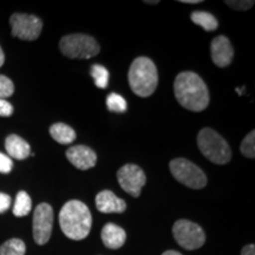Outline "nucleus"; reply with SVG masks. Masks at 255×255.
<instances>
[{
	"mask_svg": "<svg viewBox=\"0 0 255 255\" xmlns=\"http://www.w3.org/2000/svg\"><path fill=\"white\" fill-rule=\"evenodd\" d=\"M53 227V209L49 203H40L36 207L33 213V239L36 244H47L50 240Z\"/></svg>",
	"mask_w": 255,
	"mask_h": 255,
	"instance_id": "nucleus-9",
	"label": "nucleus"
},
{
	"mask_svg": "<svg viewBox=\"0 0 255 255\" xmlns=\"http://www.w3.org/2000/svg\"><path fill=\"white\" fill-rule=\"evenodd\" d=\"M190 18L194 24L199 25V26H201L206 31H215L219 26L216 18L212 13H209V12L194 11L190 14Z\"/></svg>",
	"mask_w": 255,
	"mask_h": 255,
	"instance_id": "nucleus-17",
	"label": "nucleus"
},
{
	"mask_svg": "<svg viewBox=\"0 0 255 255\" xmlns=\"http://www.w3.org/2000/svg\"><path fill=\"white\" fill-rule=\"evenodd\" d=\"M12 36L21 40H36L43 30V21L33 14L14 13L9 18Z\"/></svg>",
	"mask_w": 255,
	"mask_h": 255,
	"instance_id": "nucleus-8",
	"label": "nucleus"
},
{
	"mask_svg": "<svg viewBox=\"0 0 255 255\" xmlns=\"http://www.w3.org/2000/svg\"><path fill=\"white\" fill-rule=\"evenodd\" d=\"M162 255H182V254L178 253L176 251H165Z\"/></svg>",
	"mask_w": 255,
	"mask_h": 255,
	"instance_id": "nucleus-30",
	"label": "nucleus"
},
{
	"mask_svg": "<svg viewBox=\"0 0 255 255\" xmlns=\"http://www.w3.org/2000/svg\"><path fill=\"white\" fill-rule=\"evenodd\" d=\"M50 135L60 144H71L76 139V132L65 123H55L50 127Z\"/></svg>",
	"mask_w": 255,
	"mask_h": 255,
	"instance_id": "nucleus-16",
	"label": "nucleus"
},
{
	"mask_svg": "<svg viewBox=\"0 0 255 255\" xmlns=\"http://www.w3.org/2000/svg\"><path fill=\"white\" fill-rule=\"evenodd\" d=\"M241 255H255V246L254 245H247L242 248Z\"/></svg>",
	"mask_w": 255,
	"mask_h": 255,
	"instance_id": "nucleus-28",
	"label": "nucleus"
},
{
	"mask_svg": "<svg viewBox=\"0 0 255 255\" xmlns=\"http://www.w3.org/2000/svg\"><path fill=\"white\" fill-rule=\"evenodd\" d=\"M11 196L5 193H0V214H2L6 210H8L9 206H11Z\"/></svg>",
	"mask_w": 255,
	"mask_h": 255,
	"instance_id": "nucleus-27",
	"label": "nucleus"
},
{
	"mask_svg": "<svg viewBox=\"0 0 255 255\" xmlns=\"http://www.w3.org/2000/svg\"><path fill=\"white\" fill-rule=\"evenodd\" d=\"M225 4H227L229 7L238 9V11H246V9L253 7L254 1L253 0H252V1H250V0H245V1L244 0H242V1H235V0L231 1V0H226Z\"/></svg>",
	"mask_w": 255,
	"mask_h": 255,
	"instance_id": "nucleus-24",
	"label": "nucleus"
},
{
	"mask_svg": "<svg viewBox=\"0 0 255 255\" xmlns=\"http://www.w3.org/2000/svg\"><path fill=\"white\" fill-rule=\"evenodd\" d=\"M32 208V201L31 197L28 196L26 191H19L15 197L14 206H13V214L17 218H21V216H26L28 213L31 212Z\"/></svg>",
	"mask_w": 255,
	"mask_h": 255,
	"instance_id": "nucleus-18",
	"label": "nucleus"
},
{
	"mask_svg": "<svg viewBox=\"0 0 255 255\" xmlns=\"http://www.w3.org/2000/svg\"><path fill=\"white\" fill-rule=\"evenodd\" d=\"M102 241L110 250H119L126 244V231L115 223H107L102 229Z\"/></svg>",
	"mask_w": 255,
	"mask_h": 255,
	"instance_id": "nucleus-14",
	"label": "nucleus"
},
{
	"mask_svg": "<svg viewBox=\"0 0 255 255\" xmlns=\"http://www.w3.org/2000/svg\"><path fill=\"white\" fill-rule=\"evenodd\" d=\"M128 81L133 94L139 97H149L158 84V73L154 62L146 57H138L131 63Z\"/></svg>",
	"mask_w": 255,
	"mask_h": 255,
	"instance_id": "nucleus-3",
	"label": "nucleus"
},
{
	"mask_svg": "<svg viewBox=\"0 0 255 255\" xmlns=\"http://www.w3.org/2000/svg\"><path fill=\"white\" fill-rule=\"evenodd\" d=\"M117 180L126 193L133 197H138L146 182V176L138 165L126 164L117 171Z\"/></svg>",
	"mask_w": 255,
	"mask_h": 255,
	"instance_id": "nucleus-10",
	"label": "nucleus"
},
{
	"mask_svg": "<svg viewBox=\"0 0 255 255\" xmlns=\"http://www.w3.org/2000/svg\"><path fill=\"white\" fill-rule=\"evenodd\" d=\"M182 2L184 4H199L201 0H182Z\"/></svg>",
	"mask_w": 255,
	"mask_h": 255,
	"instance_id": "nucleus-31",
	"label": "nucleus"
},
{
	"mask_svg": "<svg viewBox=\"0 0 255 255\" xmlns=\"http://www.w3.org/2000/svg\"><path fill=\"white\" fill-rule=\"evenodd\" d=\"M107 107L113 113H126L128 109L127 101L119 94H110L107 97Z\"/></svg>",
	"mask_w": 255,
	"mask_h": 255,
	"instance_id": "nucleus-21",
	"label": "nucleus"
},
{
	"mask_svg": "<svg viewBox=\"0 0 255 255\" xmlns=\"http://www.w3.org/2000/svg\"><path fill=\"white\" fill-rule=\"evenodd\" d=\"M66 157L72 165L81 170H88V169L94 168L97 162L96 152L87 145L71 146L66 151Z\"/></svg>",
	"mask_w": 255,
	"mask_h": 255,
	"instance_id": "nucleus-12",
	"label": "nucleus"
},
{
	"mask_svg": "<svg viewBox=\"0 0 255 255\" xmlns=\"http://www.w3.org/2000/svg\"><path fill=\"white\" fill-rule=\"evenodd\" d=\"M197 145L202 155L213 163L226 164L231 161V146L220 133L210 128H203L199 132Z\"/></svg>",
	"mask_w": 255,
	"mask_h": 255,
	"instance_id": "nucleus-4",
	"label": "nucleus"
},
{
	"mask_svg": "<svg viewBox=\"0 0 255 255\" xmlns=\"http://www.w3.org/2000/svg\"><path fill=\"white\" fill-rule=\"evenodd\" d=\"M14 92V85L11 79L6 77L4 75H0V98L5 100V98L11 97Z\"/></svg>",
	"mask_w": 255,
	"mask_h": 255,
	"instance_id": "nucleus-23",
	"label": "nucleus"
},
{
	"mask_svg": "<svg viewBox=\"0 0 255 255\" xmlns=\"http://www.w3.org/2000/svg\"><path fill=\"white\" fill-rule=\"evenodd\" d=\"M4 63H5V55H4V51L1 49V46H0V68L4 65Z\"/></svg>",
	"mask_w": 255,
	"mask_h": 255,
	"instance_id": "nucleus-29",
	"label": "nucleus"
},
{
	"mask_svg": "<svg viewBox=\"0 0 255 255\" xmlns=\"http://www.w3.org/2000/svg\"><path fill=\"white\" fill-rule=\"evenodd\" d=\"M5 148L8 156L15 159H25L31 154L30 144L18 135H9L5 141Z\"/></svg>",
	"mask_w": 255,
	"mask_h": 255,
	"instance_id": "nucleus-15",
	"label": "nucleus"
},
{
	"mask_svg": "<svg viewBox=\"0 0 255 255\" xmlns=\"http://www.w3.org/2000/svg\"><path fill=\"white\" fill-rule=\"evenodd\" d=\"M145 4H150V5H156V4H158V1L157 0H154V1H144Z\"/></svg>",
	"mask_w": 255,
	"mask_h": 255,
	"instance_id": "nucleus-32",
	"label": "nucleus"
},
{
	"mask_svg": "<svg viewBox=\"0 0 255 255\" xmlns=\"http://www.w3.org/2000/svg\"><path fill=\"white\" fill-rule=\"evenodd\" d=\"M59 226L69 239L79 241L91 231L92 216L85 203L78 200L68 201L59 213Z\"/></svg>",
	"mask_w": 255,
	"mask_h": 255,
	"instance_id": "nucleus-2",
	"label": "nucleus"
},
{
	"mask_svg": "<svg viewBox=\"0 0 255 255\" xmlns=\"http://www.w3.org/2000/svg\"><path fill=\"white\" fill-rule=\"evenodd\" d=\"M173 235L181 247L187 251H194L202 247L206 242L203 229L189 220H178L174 223Z\"/></svg>",
	"mask_w": 255,
	"mask_h": 255,
	"instance_id": "nucleus-7",
	"label": "nucleus"
},
{
	"mask_svg": "<svg viewBox=\"0 0 255 255\" xmlns=\"http://www.w3.org/2000/svg\"><path fill=\"white\" fill-rule=\"evenodd\" d=\"M26 246L20 239H9L0 246V255H25Z\"/></svg>",
	"mask_w": 255,
	"mask_h": 255,
	"instance_id": "nucleus-19",
	"label": "nucleus"
},
{
	"mask_svg": "<svg viewBox=\"0 0 255 255\" xmlns=\"http://www.w3.org/2000/svg\"><path fill=\"white\" fill-rule=\"evenodd\" d=\"M13 114V107L11 103H8L6 100L0 98V116L1 117H9Z\"/></svg>",
	"mask_w": 255,
	"mask_h": 255,
	"instance_id": "nucleus-26",
	"label": "nucleus"
},
{
	"mask_svg": "<svg viewBox=\"0 0 255 255\" xmlns=\"http://www.w3.org/2000/svg\"><path fill=\"white\" fill-rule=\"evenodd\" d=\"M169 168L175 180L191 189H201L207 186L206 174L189 159L175 158L170 162Z\"/></svg>",
	"mask_w": 255,
	"mask_h": 255,
	"instance_id": "nucleus-6",
	"label": "nucleus"
},
{
	"mask_svg": "<svg viewBox=\"0 0 255 255\" xmlns=\"http://www.w3.org/2000/svg\"><path fill=\"white\" fill-rule=\"evenodd\" d=\"M13 169V162L9 156L0 152V173L1 174H8L11 173Z\"/></svg>",
	"mask_w": 255,
	"mask_h": 255,
	"instance_id": "nucleus-25",
	"label": "nucleus"
},
{
	"mask_svg": "<svg viewBox=\"0 0 255 255\" xmlns=\"http://www.w3.org/2000/svg\"><path fill=\"white\" fill-rule=\"evenodd\" d=\"M59 49L64 56L72 59H90L100 53V44L94 37L83 33L64 36L59 41Z\"/></svg>",
	"mask_w": 255,
	"mask_h": 255,
	"instance_id": "nucleus-5",
	"label": "nucleus"
},
{
	"mask_svg": "<svg viewBox=\"0 0 255 255\" xmlns=\"http://www.w3.org/2000/svg\"><path fill=\"white\" fill-rule=\"evenodd\" d=\"M240 150L244 156L247 158H254L255 157V131H252L245 137L244 141L241 142Z\"/></svg>",
	"mask_w": 255,
	"mask_h": 255,
	"instance_id": "nucleus-22",
	"label": "nucleus"
},
{
	"mask_svg": "<svg viewBox=\"0 0 255 255\" xmlns=\"http://www.w3.org/2000/svg\"><path fill=\"white\" fill-rule=\"evenodd\" d=\"M210 56L213 63L219 68H226L232 63L234 57L231 40L225 36H219L214 38L210 44Z\"/></svg>",
	"mask_w": 255,
	"mask_h": 255,
	"instance_id": "nucleus-11",
	"label": "nucleus"
},
{
	"mask_svg": "<svg viewBox=\"0 0 255 255\" xmlns=\"http://www.w3.org/2000/svg\"><path fill=\"white\" fill-rule=\"evenodd\" d=\"M90 72H91L92 78H94L95 81L96 87L100 89H105L108 87V84H109L110 73L103 65L95 64V65L91 66Z\"/></svg>",
	"mask_w": 255,
	"mask_h": 255,
	"instance_id": "nucleus-20",
	"label": "nucleus"
},
{
	"mask_svg": "<svg viewBox=\"0 0 255 255\" xmlns=\"http://www.w3.org/2000/svg\"><path fill=\"white\" fill-rule=\"evenodd\" d=\"M174 94L184 109L200 113L209 104V91L206 83L195 72L178 73L174 82Z\"/></svg>",
	"mask_w": 255,
	"mask_h": 255,
	"instance_id": "nucleus-1",
	"label": "nucleus"
},
{
	"mask_svg": "<svg viewBox=\"0 0 255 255\" xmlns=\"http://www.w3.org/2000/svg\"><path fill=\"white\" fill-rule=\"evenodd\" d=\"M96 208L103 214L123 213L127 209L126 201L116 196L113 191L103 190L96 196Z\"/></svg>",
	"mask_w": 255,
	"mask_h": 255,
	"instance_id": "nucleus-13",
	"label": "nucleus"
}]
</instances>
